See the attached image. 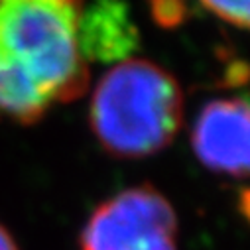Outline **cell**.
<instances>
[{"instance_id": "cell-8", "label": "cell", "mask_w": 250, "mask_h": 250, "mask_svg": "<svg viewBox=\"0 0 250 250\" xmlns=\"http://www.w3.org/2000/svg\"><path fill=\"white\" fill-rule=\"evenodd\" d=\"M238 211H240V215L250 223V187L242 189L240 195H238Z\"/></svg>"}, {"instance_id": "cell-2", "label": "cell", "mask_w": 250, "mask_h": 250, "mask_svg": "<svg viewBox=\"0 0 250 250\" xmlns=\"http://www.w3.org/2000/svg\"><path fill=\"white\" fill-rule=\"evenodd\" d=\"M81 10L79 0H0V65L20 67L51 101H77L89 85Z\"/></svg>"}, {"instance_id": "cell-7", "label": "cell", "mask_w": 250, "mask_h": 250, "mask_svg": "<svg viewBox=\"0 0 250 250\" xmlns=\"http://www.w3.org/2000/svg\"><path fill=\"white\" fill-rule=\"evenodd\" d=\"M150 12L158 26L177 28L187 18L185 0H150Z\"/></svg>"}, {"instance_id": "cell-9", "label": "cell", "mask_w": 250, "mask_h": 250, "mask_svg": "<svg viewBox=\"0 0 250 250\" xmlns=\"http://www.w3.org/2000/svg\"><path fill=\"white\" fill-rule=\"evenodd\" d=\"M0 250H18L14 238H12V236L8 234V230L2 229V227H0Z\"/></svg>"}, {"instance_id": "cell-5", "label": "cell", "mask_w": 250, "mask_h": 250, "mask_svg": "<svg viewBox=\"0 0 250 250\" xmlns=\"http://www.w3.org/2000/svg\"><path fill=\"white\" fill-rule=\"evenodd\" d=\"M140 45L138 28L124 0H93L77 22V47L85 61H126Z\"/></svg>"}, {"instance_id": "cell-3", "label": "cell", "mask_w": 250, "mask_h": 250, "mask_svg": "<svg viewBox=\"0 0 250 250\" xmlns=\"http://www.w3.org/2000/svg\"><path fill=\"white\" fill-rule=\"evenodd\" d=\"M177 219L152 185L103 203L81 234V250H175Z\"/></svg>"}, {"instance_id": "cell-6", "label": "cell", "mask_w": 250, "mask_h": 250, "mask_svg": "<svg viewBox=\"0 0 250 250\" xmlns=\"http://www.w3.org/2000/svg\"><path fill=\"white\" fill-rule=\"evenodd\" d=\"M223 20L250 30V0H201Z\"/></svg>"}, {"instance_id": "cell-4", "label": "cell", "mask_w": 250, "mask_h": 250, "mask_svg": "<svg viewBox=\"0 0 250 250\" xmlns=\"http://www.w3.org/2000/svg\"><path fill=\"white\" fill-rule=\"evenodd\" d=\"M191 142L205 167L232 177L250 175V99L207 103L195 120Z\"/></svg>"}, {"instance_id": "cell-1", "label": "cell", "mask_w": 250, "mask_h": 250, "mask_svg": "<svg viewBox=\"0 0 250 250\" xmlns=\"http://www.w3.org/2000/svg\"><path fill=\"white\" fill-rule=\"evenodd\" d=\"M183 120L177 81L146 59H126L99 81L91 126L101 146L118 158L152 156L173 140Z\"/></svg>"}]
</instances>
